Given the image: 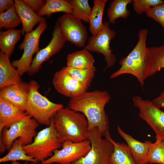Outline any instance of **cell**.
I'll list each match as a JSON object with an SVG mask.
<instances>
[{"label": "cell", "mask_w": 164, "mask_h": 164, "mask_svg": "<svg viewBox=\"0 0 164 164\" xmlns=\"http://www.w3.org/2000/svg\"><path fill=\"white\" fill-rule=\"evenodd\" d=\"M110 99V95L106 91H87L76 97L70 99L67 107L85 116L90 131L97 127L102 136L108 138L111 137L109 121L104 108Z\"/></svg>", "instance_id": "1"}, {"label": "cell", "mask_w": 164, "mask_h": 164, "mask_svg": "<svg viewBox=\"0 0 164 164\" xmlns=\"http://www.w3.org/2000/svg\"><path fill=\"white\" fill-rule=\"evenodd\" d=\"M148 33L146 29L139 31L136 44L126 56L121 59L119 62L121 67L111 74V79L123 74H130L136 78L143 88L145 81L150 76L149 47L146 46Z\"/></svg>", "instance_id": "2"}, {"label": "cell", "mask_w": 164, "mask_h": 164, "mask_svg": "<svg viewBox=\"0 0 164 164\" xmlns=\"http://www.w3.org/2000/svg\"><path fill=\"white\" fill-rule=\"evenodd\" d=\"M58 137L62 143L68 140L78 142L88 140L90 134L88 123L82 113L68 107L59 111L53 118Z\"/></svg>", "instance_id": "3"}, {"label": "cell", "mask_w": 164, "mask_h": 164, "mask_svg": "<svg viewBox=\"0 0 164 164\" xmlns=\"http://www.w3.org/2000/svg\"><path fill=\"white\" fill-rule=\"evenodd\" d=\"M29 84V92L25 111L39 124L48 126L56 113L63 108V105L52 102L41 94L36 81L31 80Z\"/></svg>", "instance_id": "4"}, {"label": "cell", "mask_w": 164, "mask_h": 164, "mask_svg": "<svg viewBox=\"0 0 164 164\" xmlns=\"http://www.w3.org/2000/svg\"><path fill=\"white\" fill-rule=\"evenodd\" d=\"M62 145L53 118L50 125L39 131L33 142L23 145V148L28 155L38 162H42L51 157L54 151Z\"/></svg>", "instance_id": "5"}, {"label": "cell", "mask_w": 164, "mask_h": 164, "mask_svg": "<svg viewBox=\"0 0 164 164\" xmlns=\"http://www.w3.org/2000/svg\"><path fill=\"white\" fill-rule=\"evenodd\" d=\"M39 123L29 115L14 123L9 127L4 128L0 134V152L11 149L17 138L22 142L23 145L31 143L37 133L36 129Z\"/></svg>", "instance_id": "6"}, {"label": "cell", "mask_w": 164, "mask_h": 164, "mask_svg": "<svg viewBox=\"0 0 164 164\" xmlns=\"http://www.w3.org/2000/svg\"><path fill=\"white\" fill-rule=\"evenodd\" d=\"M109 138H103L98 128H94L90 131L88 139L91 142L90 150L86 155L72 164H108L114 149Z\"/></svg>", "instance_id": "7"}, {"label": "cell", "mask_w": 164, "mask_h": 164, "mask_svg": "<svg viewBox=\"0 0 164 164\" xmlns=\"http://www.w3.org/2000/svg\"><path fill=\"white\" fill-rule=\"evenodd\" d=\"M47 27L45 20L40 22L32 32L25 34L24 39L19 46L23 50L21 57L12 62V66L16 68L21 77L29 72L32 60L33 55L39 51V43L40 37Z\"/></svg>", "instance_id": "8"}, {"label": "cell", "mask_w": 164, "mask_h": 164, "mask_svg": "<svg viewBox=\"0 0 164 164\" xmlns=\"http://www.w3.org/2000/svg\"><path fill=\"white\" fill-rule=\"evenodd\" d=\"M132 101L139 110V117L153 130L156 138L164 140V111L152 101L143 99L141 96H134Z\"/></svg>", "instance_id": "9"}, {"label": "cell", "mask_w": 164, "mask_h": 164, "mask_svg": "<svg viewBox=\"0 0 164 164\" xmlns=\"http://www.w3.org/2000/svg\"><path fill=\"white\" fill-rule=\"evenodd\" d=\"M116 34L114 30L110 28L109 22H105L101 30L90 38L84 47L89 51L100 53L103 55L107 64L105 69L113 66L116 61L110 47L111 41L114 38Z\"/></svg>", "instance_id": "10"}, {"label": "cell", "mask_w": 164, "mask_h": 164, "mask_svg": "<svg viewBox=\"0 0 164 164\" xmlns=\"http://www.w3.org/2000/svg\"><path fill=\"white\" fill-rule=\"evenodd\" d=\"M62 148L55 150L50 158L41 162V164L72 163L84 156L91 147L88 140L75 142L67 140L62 143Z\"/></svg>", "instance_id": "11"}, {"label": "cell", "mask_w": 164, "mask_h": 164, "mask_svg": "<svg viewBox=\"0 0 164 164\" xmlns=\"http://www.w3.org/2000/svg\"><path fill=\"white\" fill-rule=\"evenodd\" d=\"M67 41L64 36L58 23L55 24L52 33V38L49 44L40 50L32 59L28 73L30 75L37 72L42 64L59 52Z\"/></svg>", "instance_id": "12"}, {"label": "cell", "mask_w": 164, "mask_h": 164, "mask_svg": "<svg viewBox=\"0 0 164 164\" xmlns=\"http://www.w3.org/2000/svg\"><path fill=\"white\" fill-rule=\"evenodd\" d=\"M57 22L67 41L79 47L84 46L87 32L81 20L71 14H64L58 19Z\"/></svg>", "instance_id": "13"}, {"label": "cell", "mask_w": 164, "mask_h": 164, "mask_svg": "<svg viewBox=\"0 0 164 164\" xmlns=\"http://www.w3.org/2000/svg\"><path fill=\"white\" fill-rule=\"evenodd\" d=\"M52 83L58 93L70 99L81 95L87 91L88 88L71 76L63 68L55 73Z\"/></svg>", "instance_id": "14"}, {"label": "cell", "mask_w": 164, "mask_h": 164, "mask_svg": "<svg viewBox=\"0 0 164 164\" xmlns=\"http://www.w3.org/2000/svg\"><path fill=\"white\" fill-rule=\"evenodd\" d=\"M29 92V83L21 81L17 84L5 86L0 89V99L8 101L25 111Z\"/></svg>", "instance_id": "15"}, {"label": "cell", "mask_w": 164, "mask_h": 164, "mask_svg": "<svg viewBox=\"0 0 164 164\" xmlns=\"http://www.w3.org/2000/svg\"><path fill=\"white\" fill-rule=\"evenodd\" d=\"M14 5L22 25V34L24 35L32 31L35 26L45 20L39 16L23 0H14Z\"/></svg>", "instance_id": "16"}, {"label": "cell", "mask_w": 164, "mask_h": 164, "mask_svg": "<svg viewBox=\"0 0 164 164\" xmlns=\"http://www.w3.org/2000/svg\"><path fill=\"white\" fill-rule=\"evenodd\" d=\"M119 135L127 143L131 152L138 164H148V157L151 142H140L125 132L119 126L117 128Z\"/></svg>", "instance_id": "17"}, {"label": "cell", "mask_w": 164, "mask_h": 164, "mask_svg": "<svg viewBox=\"0 0 164 164\" xmlns=\"http://www.w3.org/2000/svg\"><path fill=\"white\" fill-rule=\"evenodd\" d=\"M28 114L14 105L0 99V133L4 128H9Z\"/></svg>", "instance_id": "18"}, {"label": "cell", "mask_w": 164, "mask_h": 164, "mask_svg": "<svg viewBox=\"0 0 164 164\" xmlns=\"http://www.w3.org/2000/svg\"><path fill=\"white\" fill-rule=\"evenodd\" d=\"M9 57L0 52V89L22 81L17 69L10 62Z\"/></svg>", "instance_id": "19"}, {"label": "cell", "mask_w": 164, "mask_h": 164, "mask_svg": "<svg viewBox=\"0 0 164 164\" xmlns=\"http://www.w3.org/2000/svg\"><path fill=\"white\" fill-rule=\"evenodd\" d=\"M89 51L84 49L68 55L67 66L78 69H86L94 66V57Z\"/></svg>", "instance_id": "20"}, {"label": "cell", "mask_w": 164, "mask_h": 164, "mask_svg": "<svg viewBox=\"0 0 164 164\" xmlns=\"http://www.w3.org/2000/svg\"><path fill=\"white\" fill-rule=\"evenodd\" d=\"M114 149L108 164H138L127 144L115 142L111 137Z\"/></svg>", "instance_id": "21"}, {"label": "cell", "mask_w": 164, "mask_h": 164, "mask_svg": "<svg viewBox=\"0 0 164 164\" xmlns=\"http://www.w3.org/2000/svg\"><path fill=\"white\" fill-rule=\"evenodd\" d=\"M21 30L9 29L0 32L1 51L9 57L13 52L15 46L20 40Z\"/></svg>", "instance_id": "22"}, {"label": "cell", "mask_w": 164, "mask_h": 164, "mask_svg": "<svg viewBox=\"0 0 164 164\" xmlns=\"http://www.w3.org/2000/svg\"><path fill=\"white\" fill-rule=\"evenodd\" d=\"M108 0H94L89 23L90 30L92 35L97 33L103 26V16Z\"/></svg>", "instance_id": "23"}, {"label": "cell", "mask_w": 164, "mask_h": 164, "mask_svg": "<svg viewBox=\"0 0 164 164\" xmlns=\"http://www.w3.org/2000/svg\"><path fill=\"white\" fill-rule=\"evenodd\" d=\"M22 141L18 138L13 142L8 153L0 158V162L5 163L9 161H25L38 164L37 161L28 155L23 148Z\"/></svg>", "instance_id": "24"}, {"label": "cell", "mask_w": 164, "mask_h": 164, "mask_svg": "<svg viewBox=\"0 0 164 164\" xmlns=\"http://www.w3.org/2000/svg\"><path fill=\"white\" fill-rule=\"evenodd\" d=\"M132 3V0H114L111 2L108 9L109 23L114 24L116 20L119 18L126 19L130 12L127 6Z\"/></svg>", "instance_id": "25"}, {"label": "cell", "mask_w": 164, "mask_h": 164, "mask_svg": "<svg viewBox=\"0 0 164 164\" xmlns=\"http://www.w3.org/2000/svg\"><path fill=\"white\" fill-rule=\"evenodd\" d=\"M63 12L65 14H71L72 6L69 0H47L37 14L40 17L50 16L52 14Z\"/></svg>", "instance_id": "26"}, {"label": "cell", "mask_w": 164, "mask_h": 164, "mask_svg": "<svg viewBox=\"0 0 164 164\" xmlns=\"http://www.w3.org/2000/svg\"><path fill=\"white\" fill-rule=\"evenodd\" d=\"M150 76L164 68V44L149 47Z\"/></svg>", "instance_id": "27"}, {"label": "cell", "mask_w": 164, "mask_h": 164, "mask_svg": "<svg viewBox=\"0 0 164 164\" xmlns=\"http://www.w3.org/2000/svg\"><path fill=\"white\" fill-rule=\"evenodd\" d=\"M72 6L71 14L74 17L85 22H89L92 8L87 0H69Z\"/></svg>", "instance_id": "28"}, {"label": "cell", "mask_w": 164, "mask_h": 164, "mask_svg": "<svg viewBox=\"0 0 164 164\" xmlns=\"http://www.w3.org/2000/svg\"><path fill=\"white\" fill-rule=\"evenodd\" d=\"M62 68L72 77L88 87L94 77L96 70L94 66L86 69H76L67 66Z\"/></svg>", "instance_id": "29"}, {"label": "cell", "mask_w": 164, "mask_h": 164, "mask_svg": "<svg viewBox=\"0 0 164 164\" xmlns=\"http://www.w3.org/2000/svg\"><path fill=\"white\" fill-rule=\"evenodd\" d=\"M21 21L14 5L7 11L0 13V29H12L19 26Z\"/></svg>", "instance_id": "30"}, {"label": "cell", "mask_w": 164, "mask_h": 164, "mask_svg": "<svg viewBox=\"0 0 164 164\" xmlns=\"http://www.w3.org/2000/svg\"><path fill=\"white\" fill-rule=\"evenodd\" d=\"M149 163L164 164V140L156 138L155 142H151L149 151Z\"/></svg>", "instance_id": "31"}, {"label": "cell", "mask_w": 164, "mask_h": 164, "mask_svg": "<svg viewBox=\"0 0 164 164\" xmlns=\"http://www.w3.org/2000/svg\"><path fill=\"white\" fill-rule=\"evenodd\" d=\"M163 2L162 0H133L132 4L135 13L140 15L145 13L149 8L160 5Z\"/></svg>", "instance_id": "32"}, {"label": "cell", "mask_w": 164, "mask_h": 164, "mask_svg": "<svg viewBox=\"0 0 164 164\" xmlns=\"http://www.w3.org/2000/svg\"><path fill=\"white\" fill-rule=\"evenodd\" d=\"M145 13L147 16L159 23L164 31V1L160 5L149 8Z\"/></svg>", "instance_id": "33"}, {"label": "cell", "mask_w": 164, "mask_h": 164, "mask_svg": "<svg viewBox=\"0 0 164 164\" xmlns=\"http://www.w3.org/2000/svg\"><path fill=\"white\" fill-rule=\"evenodd\" d=\"M34 11L37 12L43 8L46 1L43 0H23Z\"/></svg>", "instance_id": "34"}, {"label": "cell", "mask_w": 164, "mask_h": 164, "mask_svg": "<svg viewBox=\"0 0 164 164\" xmlns=\"http://www.w3.org/2000/svg\"><path fill=\"white\" fill-rule=\"evenodd\" d=\"M12 0H0V13L4 12L14 5Z\"/></svg>", "instance_id": "35"}, {"label": "cell", "mask_w": 164, "mask_h": 164, "mask_svg": "<svg viewBox=\"0 0 164 164\" xmlns=\"http://www.w3.org/2000/svg\"><path fill=\"white\" fill-rule=\"evenodd\" d=\"M152 101L159 108H164V91L162 92L157 97L153 99Z\"/></svg>", "instance_id": "36"}, {"label": "cell", "mask_w": 164, "mask_h": 164, "mask_svg": "<svg viewBox=\"0 0 164 164\" xmlns=\"http://www.w3.org/2000/svg\"><path fill=\"white\" fill-rule=\"evenodd\" d=\"M11 164H29L27 163H25L23 164H21L18 161H13L12 162Z\"/></svg>", "instance_id": "37"}, {"label": "cell", "mask_w": 164, "mask_h": 164, "mask_svg": "<svg viewBox=\"0 0 164 164\" xmlns=\"http://www.w3.org/2000/svg\"><path fill=\"white\" fill-rule=\"evenodd\" d=\"M31 164H37L35 163H32ZM72 164V163H70V164Z\"/></svg>", "instance_id": "38"}]
</instances>
